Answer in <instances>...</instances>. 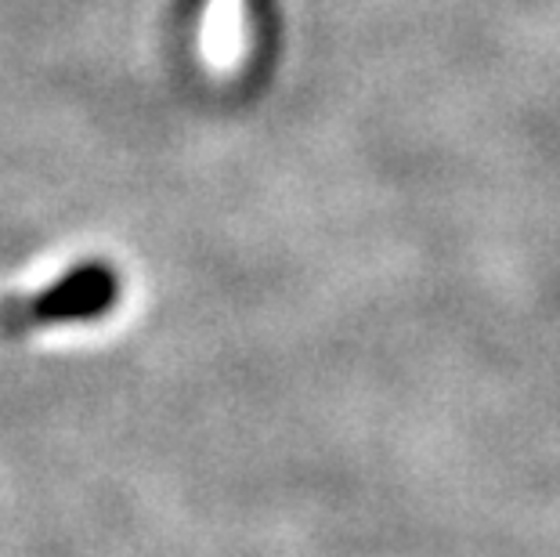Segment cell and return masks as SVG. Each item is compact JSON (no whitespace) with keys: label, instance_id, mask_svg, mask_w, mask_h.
Here are the masks:
<instances>
[{"label":"cell","instance_id":"obj_1","mask_svg":"<svg viewBox=\"0 0 560 557\" xmlns=\"http://www.w3.org/2000/svg\"><path fill=\"white\" fill-rule=\"evenodd\" d=\"M120 282L113 268L105 265H80L62 276L55 287H47L26 304V323H88V318L105 315L116 304Z\"/></svg>","mask_w":560,"mask_h":557},{"label":"cell","instance_id":"obj_2","mask_svg":"<svg viewBox=\"0 0 560 557\" xmlns=\"http://www.w3.org/2000/svg\"><path fill=\"white\" fill-rule=\"evenodd\" d=\"M202 47L218 69H232L243 51V0H210Z\"/></svg>","mask_w":560,"mask_h":557}]
</instances>
